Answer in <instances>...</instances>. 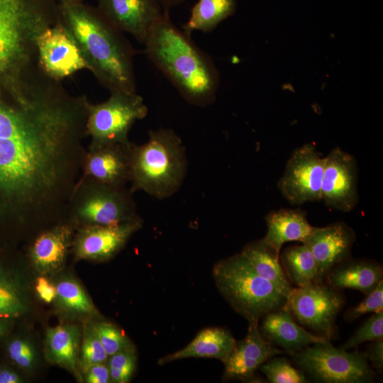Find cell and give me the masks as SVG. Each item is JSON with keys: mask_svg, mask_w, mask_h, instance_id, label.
<instances>
[{"mask_svg": "<svg viewBox=\"0 0 383 383\" xmlns=\"http://www.w3.org/2000/svg\"><path fill=\"white\" fill-rule=\"evenodd\" d=\"M59 18L77 44L87 70L111 92H136L135 50L97 7L58 4Z\"/></svg>", "mask_w": 383, "mask_h": 383, "instance_id": "6da1fadb", "label": "cell"}, {"mask_svg": "<svg viewBox=\"0 0 383 383\" xmlns=\"http://www.w3.org/2000/svg\"><path fill=\"white\" fill-rule=\"evenodd\" d=\"M145 53L190 104L204 106L215 99L219 74L211 58L165 13L152 27Z\"/></svg>", "mask_w": 383, "mask_h": 383, "instance_id": "7a4b0ae2", "label": "cell"}, {"mask_svg": "<svg viewBox=\"0 0 383 383\" xmlns=\"http://www.w3.org/2000/svg\"><path fill=\"white\" fill-rule=\"evenodd\" d=\"M58 19L55 0H0V79L38 65L37 39Z\"/></svg>", "mask_w": 383, "mask_h": 383, "instance_id": "3957f363", "label": "cell"}, {"mask_svg": "<svg viewBox=\"0 0 383 383\" xmlns=\"http://www.w3.org/2000/svg\"><path fill=\"white\" fill-rule=\"evenodd\" d=\"M186 168L179 137L171 129L151 131L145 143L133 144L130 190H141L157 199L169 197L179 188Z\"/></svg>", "mask_w": 383, "mask_h": 383, "instance_id": "277c9868", "label": "cell"}, {"mask_svg": "<svg viewBox=\"0 0 383 383\" xmlns=\"http://www.w3.org/2000/svg\"><path fill=\"white\" fill-rule=\"evenodd\" d=\"M213 276L221 295L248 323H259L287 302L288 295L258 275L241 252L217 262Z\"/></svg>", "mask_w": 383, "mask_h": 383, "instance_id": "5b68a950", "label": "cell"}, {"mask_svg": "<svg viewBox=\"0 0 383 383\" xmlns=\"http://www.w3.org/2000/svg\"><path fill=\"white\" fill-rule=\"evenodd\" d=\"M140 219L130 189L79 178L70 199L66 220L76 229Z\"/></svg>", "mask_w": 383, "mask_h": 383, "instance_id": "8992f818", "label": "cell"}, {"mask_svg": "<svg viewBox=\"0 0 383 383\" xmlns=\"http://www.w3.org/2000/svg\"><path fill=\"white\" fill-rule=\"evenodd\" d=\"M309 379L323 383H367L374 372L365 353L347 352L326 340L313 343L290 355Z\"/></svg>", "mask_w": 383, "mask_h": 383, "instance_id": "52a82bcc", "label": "cell"}, {"mask_svg": "<svg viewBox=\"0 0 383 383\" xmlns=\"http://www.w3.org/2000/svg\"><path fill=\"white\" fill-rule=\"evenodd\" d=\"M147 113L148 107L136 92H111L105 101L89 103L86 123L87 135L91 138L88 149L129 142L131 127Z\"/></svg>", "mask_w": 383, "mask_h": 383, "instance_id": "ba28073f", "label": "cell"}, {"mask_svg": "<svg viewBox=\"0 0 383 383\" xmlns=\"http://www.w3.org/2000/svg\"><path fill=\"white\" fill-rule=\"evenodd\" d=\"M340 291L314 281L292 288L284 308L301 326L331 340L335 331V319L344 305Z\"/></svg>", "mask_w": 383, "mask_h": 383, "instance_id": "9c48e42d", "label": "cell"}, {"mask_svg": "<svg viewBox=\"0 0 383 383\" xmlns=\"http://www.w3.org/2000/svg\"><path fill=\"white\" fill-rule=\"evenodd\" d=\"M325 157L312 143L296 148L277 182L282 196L291 205L321 201Z\"/></svg>", "mask_w": 383, "mask_h": 383, "instance_id": "30bf717a", "label": "cell"}, {"mask_svg": "<svg viewBox=\"0 0 383 383\" xmlns=\"http://www.w3.org/2000/svg\"><path fill=\"white\" fill-rule=\"evenodd\" d=\"M358 167L355 157L335 148L325 157L321 201L329 208L348 212L359 201Z\"/></svg>", "mask_w": 383, "mask_h": 383, "instance_id": "8fae6325", "label": "cell"}, {"mask_svg": "<svg viewBox=\"0 0 383 383\" xmlns=\"http://www.w3.org/2000/svg\"><path fill=\"white\" fill-rule=\"evenodd\" d=\"M36 48L39 67L55 80L61 81L80 70L87 69L77 44L60 18L40 34Z\"/></svg>", "mask_w": 383, "mask_h": 383, "instance_id": "7c38bea8", "label": "cell"}, {"mask_svg": "<svg viewBox=\"0 0 383 383\" xmlns=\"http://www.w3.org/2000/svg\"><path fill=\"white\" fill-rule=\"evenodd\" d=\"M142 219L113 225H92L76 229L72 250L77 260L103 262L123 249L142 227Z\"/></svg>", "mask_w": 383, "mask_h": 383, "instance_id": "4fadbf2b", "label": "cell"}, {"mask_svg": "<svg viewBox=\"0 0 383 383\" xmlns=\"http://www.w3.org/2000/svg\"><path fill=\"white\" fill-rule=\"evenodd\" d=\"M98 9L118 29L144 44L165 14L160 0H97Z\"/></svg>", "mask_w": 383, "mask_h": 383, "instance_id": "5bb4252c", "label": "cell"}, {"mask_svg": "<svg viewBox=\"0 0 383 383\" xmlns=\"http://www.w3.org/2000/svg\"><path fill=\"white\" fill-rule=\"evenodd\" d=\"M133 143H116L88 149L79 178H89L106 184L125 187L132 177Z\"/></svg>", "mask_w": 383, "mask_h": 383, "instance_id": "9a60e30c", "label": "cell"}, {"mask_svg": "<svg viewBox=\"0 0 383 383\" xmlns=\"http://www.w3.org/2000/svg\"><path fill=\"white\" fill-rule=\"evenodd\" d=\"M356 235L349 226L338 221L324 227H315L301 242L313 254L316 265L317 281H323L336 265L349 259Z\"/></svg>", "mask_w": 383, "mask_h": 383, "instance_id": "2e32d148", "label": "cell"}, {"mask_svg": "<svg viewBox=\"0 0 383 383\" xmlns=\"http://www.w3.org/2000/svg\"><path fill=\"white\" fill-rule=\"evenodd\" d=\"M245 337L235 342L224 364L223 377L226 379H247L268 359L284 351L272 345L261 335L259 323H248Z\"/></svg>", "mask_w": 383, "mask_h": 383, "instance_id": "e0dca14e", "label": "cell"}, {"mask_svg": "<svg viewBox=\"0 0 383 383\" xmlns=\"http://www.w3.org/2000/svg\"><path fill=\"white\" fill-rule=\"evenodd\" d=\"M76 232L67 220L39 233L29 248V257L41 274H52L64 266Z\"/></svg>", "mask_w": 383, "mask_h": 383, "instance_id": "ac0fdd59", "label": "cell"}, {"mask_svg": "<svg viewBox=\"0 0 383 383\" xmlns=\"http://www.w3.org/2000/svg\"><path fill=\"white\" fill-rule=\"evenodd\" d=\"M261 319L262 336L289 355L313 343L329 340L304 329L284 307L268 312Z\"/></svg>", "mask_w": 383, "mask_h": 383, "instance_id": "d6986e66", "label": "cell"}, {"mask_svg": "<svg viewBox=\"0 0 383 383\" xmlns=\"http://www.w3.org/2000/svg\"><path fill=\"white\" fill-rule=\"evenodd\" d=\"M267 231L262 239L279 255L283 244L302 242L315 228L308 221L306 213L300 209L271 211L265 217Z\"/></svg>", "mask_w": 383, "mask_h": 383, "instance_id": "ffe728a7", "label": "cell"}, {"mask_svg": "<svg viewBox=\"0 0 383 383\" xmlns=\"http://www.w3.org/2000/svg\"><path fill=\"white\" fill-rule=\"evenodd\" d=\"M382 267L373 261L350 257L334 266L326 274L328 284L340 290L352 289L365 295L383 280Z\"/></svg>", "mask_w": 383, "mask_h": 383, "instance_id": "44dd1931", "label": "cell"}, {"mask_svg": "<svg viewBox=\"0 0 383 383\" xmlns=\"http://www.w3.org/2000/svg\"><path fill=\"white\" fill-rule=\"evenodd\" d=\"M235 342L233 335L225 328H206L201 330L184 348L160 358L158 364L162 365L190 357L214 358L223 362Z\"/></svg>", "mask_w": 383, "mask_h": 383, "instance_id": "7402d4cb", "label": "cell"}, {"mask_svg": "<svg viewBox=\"0 0 383 383\" xmlns=\"http://www.w3.org/2000/svg\"><path fill=\"white\" fill-rule=\"evenodd\" d=\"M81 332L73 324L50 328L45 336L47 359L78 375Z\"/></svg>", "mask_w": 383, "mask_h": 383, "instance_id": "603a6c76", "label": "cell"}, {"mask_svg": "<svg viewBox=\"0 0 383 383\" xmlns=\"http://www.w3.org/2000/svg\"><path fill=\"white\" fill-rule=\"evenodd\" d=\"M241 254L260 277L288 295L292 289L279 262V255L262 239L246 245Z\"/></svg>", "mask_w": 383, "mask_h": 383, "instance_id": "cb8c5ba5", "label": "cell"}, {"mask_svg": "<svg viewBox=\"0 0 383 383\" xmlns=\"http://www.w3.org/2000/svg\"><path fill=\"white\" fill-rule=\"evenodd\" d=\"M236 6V0H198L182 26L183 32L189 37L194 30L210 32L232 16Z\"/></svg>", "mask_w": 383, "mask_h": 383, "instance_id": "d4e9b609", "label": "cell"}, {"mask_svg": "<svg viewBox=\"0 0 383 383\" xmlns=\"http://www.w3.org/2000/svg\"><path fill=\"white\" fill-rule=\"evenodd\" d=\"M279 262L292 284L304 287L317 281L316 260L310 250L304 245H293L279 254Z\"/></svg>", "mask_w": 383, "mask_h": 383, "instance_id": "484cf974", "label": "cell"}, {"mask_svg": "<svg viewBox=\"0 0 383 383\" xmlns=\"http://www.w3.org/2000/svg\"><path fill=\"white\" fill-rule=\"evenodd\" d=\"M28 309L25 284L18 275L0 265V318H20Z\"/></svg>", "mask_w": 383, "mask_h": 383, "instance_id": "4316f807", "label": "cell"}, {"mask_svg": "<svg viewBox=\"0 0 383 383\" xmlns=\"http://www.w3.org/2000/svg\"><path fill=\"white\" fill-rule=\"evenodd\" d=\"M55 286V300L65 312L76 317L99 316L91 300L75 279L65 278L59 281Z\"/></svg>", "mask_w": 383, "mask_h": 383, "instance_id": "83f0119b", "label": "cell"}, {"mask_svg": "<svg viewBox=\"0 0 383 383\" xmlns=\"http://www.w3.org/2000/svg\"><path fill=\"white\" fill-rule=\"evenodd\" d=\"M270 383H307L309 379L300 370L294 367L282 357H272L260 366Z\"/></svg>", "mask_w": 383, "mask_h": 383, "instance_id": "f1b7e54d", "label": "cell"}, {"mask_svg": "<svg viewBox=\"0 0 383 383\" xmlns=\"http://www.w3.org/2000/svg\"><path fill=\"white\" fill-rule=\"evenodd\" d=\"M109 356L91 326L84 328L79 349V366L84 373L91 366L104 363Z\"/></svg>", "mask_w": 383, "mask_h": 383, "instance_id": "f546056e", "label": "cell"}, {"mask_svg": "<svg viewBox=\"0 0 383 383\" xmlns=\"http://www.w3.org/2000/svg\"><path fill=\"white\" fill-rule=\"evenodd\" d=\"M135 365L136 357L133 346L109 356L107 365L111 382H128L133 374Z\"/></svg>", "mask_w": 383, "mask_h": 383, "instance_id": "4dcf8cb0", "label": "cell"}, {"mask_svg": "<svg viewBox=\"0 0 383 383\" xmlns=\"http://www.w3.org/2000/svg\"><path fill=\"white\" fill-rule=\"evenodd\" d=\"M91 326L109 357L132 346L123 333L111 323L100 321Z\"/></svg>", "mask_w": 383, "mask_h": 383, "instance_id": "1f68e13d", "label": "cell"}, {"mask_svg": "<svg viewBox=\"0 0 383 383\" xmlns=\"http://www.w3.org/2000/svg\"><path fill=\"white\" fill-rule=\"evenodd\" d=\"M383 339V311L374 313L340 347L348 350L357 348L362 343Z\"/></svg>", "mask_w": 383, "mask_h": 383, "instance_id": "d6a6232c", "label": "cell"}, {"mask_svg": "<svg viewBox=\"0 0 383 383\" xmlns=\"http://www.w3.org/2000/svg\"><path fill=\"white\" fill-rule=\"evenodd\" d=\"M8 354L13 362L25 370L33 369L37 362L34 345L25 338L13 339L8 345Z\"/></svg>", "mask_w": 383, "mask_h": 383, "instance_id": "836d02e7", "label": "cell"}, {"mask_svg": "<svg viewBox=\"0 0 383 383\" xmlns=\"http://www.w3.org/2000/svg\"><path fill=\"white\" fill-rule=\"evenodd\" d=\"M383 308V280L376 288L357 305L351 307L344 313L343 318L347 321H353L361 316L368 313L382 311Z\"/></svg>", "mask_w": 383, "mask_h": 383, "instance_id": "e575fe53", "label": "cell"}, {"mask_svg": "<svg viewBox=\"0 0 383 383\" xmlns=\"http://www.w3.org/2000/svg\"><path fill=\"white\" fill-rule=\"evenodd\" d=\"M85 382L88 383L111 382L109 370L104 363L91 366L85 372Z\"/></svg>", "mask_w": 383, "mask_h": 383, "instance_id": "d590c367", "label": "cell"}, {"mask_svg": "<svg viewBox=\"0 0 383 383\" xmlns=\"http://www.w3.org/2000/svg\"><path fill=\"white\" fill-rule=\"evenodd\" d=\"M365 354L372 365L378 372H382L383 370V339L373 340L370 343Z\"/></svg>", "mask_w": 383, "mask_h": 383, "instance_id": "8d00e7d4", "label": "cell"}, {"mask_svg": "<svg viewBox=\"0 0 383 383\" xmlns=\"http://www.w3.org/2000/svg\"><path fill=\"white\" fill-rule=\"evenodd\" d=\"M35 290L40 299L45 303H51L55 299L56 286L43 276L37 278Z\"/></svg>", "mask_w": 383, "mask_h": 383, "instance_id": "74e56055", "label": "cell"}, {"mask_svg": "<svg viewBox=\"0 0 383 383\" xmlns=\"http://www.w3.org/2000/svg\"><path fill=\"white\" fill-rule=\"evenodd\" d=\"M21 377L14 371L6 368L0 370V383H21Z\"/></svg>", "mask_w": 383, "mask_h": 383, "instance_id": "f35d334b", "label": "cell"}, {"mask_svg": "<svg viewBox=\"0 0 383 383\" xmlns=\"http://www.w3.org/2000/svg\"><path fill=\"white\" fill-rule=\"evenodd\" d=\"M184 0H160L165 11L168 12L170 9L182 4Z\"/></svg>", "mask_w": 383, "mask_h": 383, "instance_id": "ab89813d", "label": "cell"}, {"mask_svg": "<svg viewBox=\"0 0 383 383\" xmlns=\"http://www.w3.org/2000/svg\"><path fill=\"white\" fill-rule=\"evenodd\" d=\"M4 321L0 319V337L4 335L7 331V326Z\"/></svg>", "mask_w": 383, "mask_h": 383, "instance_id": "60d3db41", "label": "cell"}, {"mask_svg": "<svg viewBox=\"0 0 383 383\" xmlns=\"http://www.w3.org/2000/svg\"><path fill=\"white\" fill-rule=\"evenodd\" d=\"M58 4H77L82 3L83 0H55Z\"/></svg>", "mask_w": 383, "mask_h": 383, "instance_id": "b9f144b4", "label": "cell"}]
</instances>
